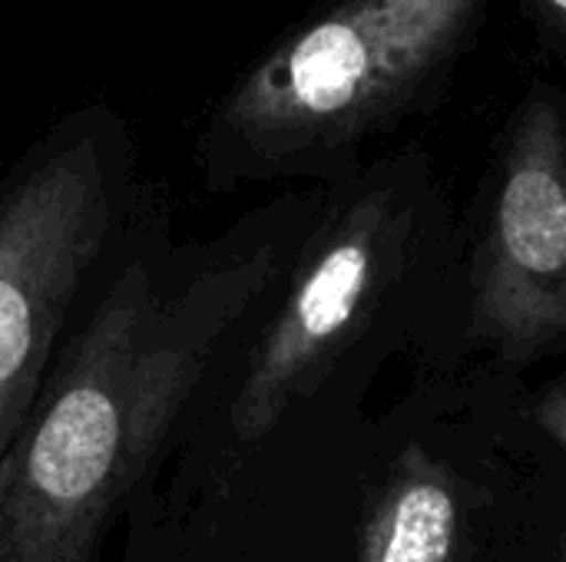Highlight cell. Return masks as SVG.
Returning <instances> with one entry per match:
<instances>
[{"label":"cell","mask_w":566,"mask_h":562,"mask_svg":"<svg viewBox=\"0 0 566 562\" xmlns=\"http://www.w3.org/2000/svg\"><path fill=\"white\" fill-rule=\"evenodd\" d=\"M325 185H295L212 238H179L143 176L40 397L0 464V562H86L123 494L192 414L212 368L298 252Z\"/></svg>","instance_id":"6da1fadb"},{"label":"cell","mask_w":566,"mask_h":562,"mask_svg":"<svg viewBox=\"0 0 566 562\" xmlns=\"http://www.w3.org/2000/svg\"><path fill=\"white\" fill-rule=\"evenodd\" d=\"M491 0H325L206 109L192 162L209 195L332 185L365 149L434 109Z\"/></svg>","instance_id":"7a4b0ae2"},{"label":"cell","mask_w":566,"mask_h":562,"mask_svg":"<svg viewBox=\"0 0 566 562\" xmlns=\"http://www.w3.org/2000/svg\"><path fill=\"white\" fill-rule=\"evenodd\" d=\"M424 162L401 149L325 185L289 268L196 397H219L222 427L239 447L265 444L322 397L411 301L441 219Z\"/></svg>","instance_id":"3957f363"},{"label":"cell","mask_w":566,"mask_h":562,"mask_svg":"<svg viewBox=\"0 0 566 562\" xmlns=\"http://www.w3.org/2000/svg\"><path fill=\"white\" fill-rule=\"evenodd\" d=\"M139 142L113 106L60 116L0 179V464L129 209Z\"/></svg>","instance_id":"277c9868"},{"label":"cell","mask_w":566,"mask_h":562,"mask_svg":"<svg viewBox=\"0 0 566 562\" xmlns=\"http://www.w3.org/2000/svg\"><path fill=\"white\" fill-rule=\"evenodd\" d=\"M468 338L524 368L566 351V93L534 83L511 109L468 255Z\"/></svg>","instance_id":"5b68a950"},{"label":"cell","mask_w":566,"mask_h":562,"mask_svg":"<svg viewBox=\"0 0 566 562\" xmlns=\"http://www.w3.org/2000/svg\"><path fill=\"white\" fill-rule=\"evenodd\" d=\"M461 537L454 477L421 447L395 464L365 527L361 562H451Z\"/></svg>","instance_id":"8992f818"},{"label":"cell","mask_w":566,"mask_h":562,"mask_svg":"<svg viewBox=\"0 0 566 562\" xmlns=\"http://www.w3.org/2000/svg\"><path fill=\"white\" fill-rule=\"evenodd\" d=\"M544 50L566 70V0H517Z\"/></svg>","instance_id":"52a82bcc"},{"label":"cell","mask_w":566,"mask_h":562,"mask_svg":"<svg viewBox=\"0 0 566 562\" xmlns=\"http://www.w3.org/2000/svg\"><path fill=\"white\" fill-rule=\"evenodd\" d=\"M537 424H541V431H544L557 447H564L566 450V381L564 384H557V388H551V391L541 397V404H537Z\"/></svg>","instance_id":"ba28073f"}]
</instances>
